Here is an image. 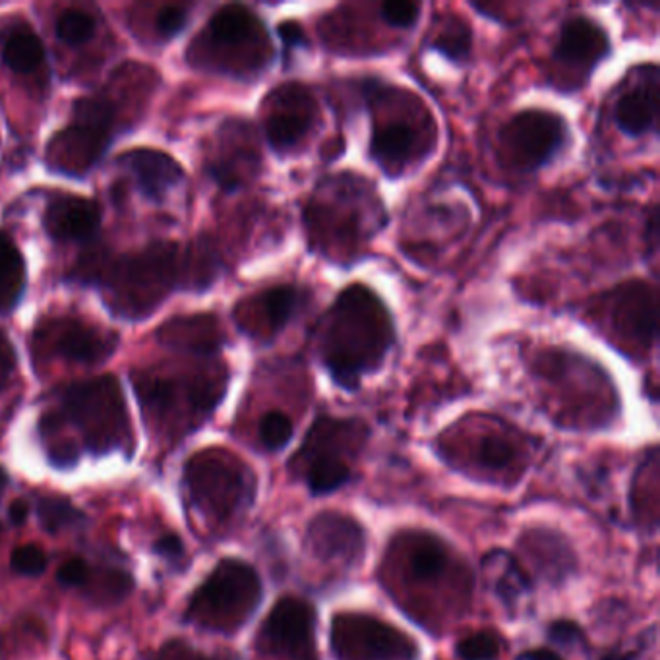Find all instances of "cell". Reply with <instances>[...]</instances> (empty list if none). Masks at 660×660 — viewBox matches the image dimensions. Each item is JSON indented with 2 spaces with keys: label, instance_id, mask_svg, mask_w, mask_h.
I'll list each match as a JSON object with an SVG mask.
<instances>
[{
  "label": "cell",
  "instance_id": "30bf717a",
  "mask_svg": "<svg viewBox=\"0 0 660 660\" xmlns=\"http://www.w3.org/2000/svg\"><path fill=\"white\" fill-rule=\"evenodd\" d=\"M434 120L424 110L411 120L409 117H388L386 120H374L370 157L386 175L398 177L411 165L423 162L436 144Z\"/></svg>",
  "mask_w": 660,
  "mask_h": 660
},
{
  "label": "cell",
  "instance_id": "b9f144b4",
  "mask_svg": "<svg viewBox=\"0 0 660 660\" xmlns=\"http://www.w3.org/2000/svg\"><path fill=\"white\" fill-rule=\"evenodd\" d=\"M160 660H210L202 657L200 652H195L187 645H180L178 641L167 645L160 655Z\"/></svg>",
  "mask_w": 660,
  "mask_h": 660
},
{
  "label": "cell",
  "instance_id": "836d02e7",
  "mask_svg": "<svg viewBox=\"0 0 660 660\" xmlns=\"http://www.w3.org/2000/svg\"><path fill=\"white\" fill-rule=\"evenodd\" d=\"M95 22L94 17L85 14L82 10H67L62 12L57 22V35L60 42L67 45H82L94 37Z\"/></svg>",
  "mask_w": 660,
  "mask_h": 660
},
{
  "label": "cell",
  "instance_id": "f1b7e54d",
  "mask_svg": "<svg viewBox=\"0 0 660 660\" xmlns=\"http://www.w3.org/2000/svg\"><path fill=\"white\" fill-rule=\"evenodd\" d=\"M473 461L486 473H504L519 461V448L502 432H488L476 441Z\"/></svg>",
  "mask_w": 660,
  "mask_h": 660
},
{
  "label": "cell",
  "instance_id": "d6986e66",
  "mask_svg": "<svg viewBox=\"0 0 660 660\" xmlns=\"http://www.w3.org/2000/svg\"><path fill=\"white\" fill-rule=\"evenodd\" d=\"M612 322L620 335L652 347L659 338L655 291L644 283H632L618 291L612 303Z\"/></svg>",
  "mask_w": 660,
  "mask_h": 660
},
{
  "label": "cell",
  "instance_id": "ab89813d",
  "mask_svg": "<svg viewBox=\"0 0 660 660\" xmlns=\"http://www.w3.org/2000/svg\"><path fill=\"white\" fill-rule=\"evenodd\" d=\"M155 552L162 558L177 564V562L185 558V544L178 539L177 534H165L160 541L155 542Z\"/></svg>",
  "mask_w": 660,
  "mask_h": 660
},
{
  "label": "cell",
  "instance_id": "4fadbf2b",
  "mask_svg": "<svg viewBox=\"0 0 660 660\" xmlns=\"http://www.w3.org/2000/svg\"><path fill=\"white\" fill-rule=\"evenodd\" d=\"M35 347L42 353L82 364H99L113 355L117 338L76 318H55L35 333Z\"/></svg>",
  "mask_w": 660,
  "mask_h": 660
},
{
  "label": "cell",
  "instance_id": "9c48e42d",
  "mask_svg": "<svg viewBox=\"0 0 660 660\" xmlns=\"http://www.w3.org/2000/svg\"><path fill=\"white\" fill-rule=\"evenodd\" d=\"M331 651L338 660H416L419 649L398 627L370 614H339L331 624Z\"/></svg>",
  "mask_w": 660,
  "mask_h": 660
},
{
  "label": "cell",
  "instance_id": "277c9868",
  "mask_svg": "<svg viewBox=\"0 0 660 660\" xmlns=\"http://www.w3.org/2000/svg\"><path fill=\"white\" fill-rule=\"evenodd\" d=\"M45 421L72 424L82 444L94 453L125 448L130 438L125 398L113 376L70 386L60 398L59 413Z\"/></svg>",
  "mask_w": 660,
  "mask_h": 660
},
{
  "label": "cell",
  "instance_id": "7c38bea8",
  "mask_svg": "<svg viewBox=\"0 0 660 660\" xmlns=\"http://www.w3.org/2000/svg\"><path fill=\"white\" fill-rule=\"evenodd\" d=\"M221 391L223 388L220 381L208 376L177 380L144 374L140 380H135V393L140 403L157 419H167L173 413H180V401H185L190 415H208L213 406L217 405Z\"/></svg>",
  "mask_w": 660,
  "mask_h": 660
},
{
  "label": "cell",
  "instance_id": "ac0fdd59",
  "mask_svg": "<svg viewBox=\"0 0 660 660\" xmlns=\"http://www.w3.org/2000/svg\"><path fill=\"white\" fill-rule=\"evenodd\" d=\"M109 127L92 122L80 115H74L72 125L52 138L47 150V160L52 169L68 175H80L94 165L110 142Z\"/></svg>",
  "mask_w": 660,
  "mask_h": 660
},
{
  "label": "cell",
  "instance_id": "60d3db41",
  "mask_svg": "<svg viewBox=\"0 0 660 660\" xmlns=\"http://www.w3.org/2000/svg\"><path fill=\"white\" fill-rule=\"evenodd\" d=\"M14 351L10 347L9 339L4 333H0V390L7 386L10 374L14 370Z\"/></svg>",
  "mask_w": 660,
  "mask_h": 660
},
{
  "label": "cell",
  "instance_id": "7bdbcfd3",
  "mask_svg": "<svg viewBox=\"0 0 660 660\" xmlns=\"http://www.w3.org/2000/svg\"><path fill=\"white\" fill-rule=\"evenodd\" d=\"M280 35L281 39H283V45H285V49H297V45H303V43H305L303 30H300L295 22H285V24H281Z\"/></svg>",
  "mask_w": 660,
  "mask_h": 660
},
{
  "label": "cell",
  "instance_id": "d4e9b609",
  "mask_svg": "<svg viewBox=\"0 0 660 660\" xmlns=\"http://www.w3.org/2000/svg\"><path fill=\"white\" fill-rule=\"evenodd\" d=\"M160 339L170 347L198 351V353H208L217 345L215 323L208 316L170 320L160 331Z\"/></svg>",
  "mask_w": 660,
  "mask_h": 660
},
{
  "label": "cell",
  "instance_id": "4316f807",
  "mask_svg": "<svg viewBox=\"0 0 660 660\" xmlns=\"http://www.w3.org/2000/svg\"><path fill=\"white\" fill-rule=\"evenodd\" d=\"M26 283V266L12 238L0 233V313L14 308Z\"/></svg>",
  "mask_w": 660,
  "mask_h": 660
},
{
  "label": "cell",
  "instance_id": "d6a6232c",
  "mask_svg": "<svg viewBox=\"0 0 660 660\" xmlns=\"http://www.w3.org/2000/svg\"><path fill=\"white\" fill-rule=\"evenodd\" d=\"M456 651L461 660H498L502 639L492 629L474 632L459 641Z\"/></svg>",
  "mask_w": 660,
  "mask_h": 660
},
{
  "label": "cell",
  "instance_id": "f546056e",
  "mask_svg": "<svg viewBox=\"0 0 660 660\" xmlns=\"http://www.w3.org/2000/svg\"><path fill=\"white\" fill-rule=\"evenodd\" d=\"M432 49H436L456 64H463L471 59V52H473L471 27L467 26L463 17L449 16L444 22L440 34L436 35V39L432 42Z\"/></svg>",
  "mask_w": 660,
  "mask_h": 660
},
{
  "label": "cell",
  "instance_id": "74e56055",
  "mask_svg": "<svg viewBox=\"0 0 660 660\" xmlns=\"http://www.w3.org/2000/svg\"><path fill=\"white\" fill-rule=\"evenodd\" d=\"M188 12L185 7H165L157 14V34L170 39L178 32H182V27L187 26Z\"/></svg>",
  "mask_w": 660,
  "mask_h": 660
},
{
  "label": "cell",
  "instance_id": "6da1fadb",
  "mask_svg": "<svg viewBox=\"0 0 660 660\" xmlns=\"http://www.w3.org/2000/svg\"><path fill=\"white\" fill-rule=\"evenodd\" d=\"M320 358L333 381L355 391L364 374L376 373L396 343L390 313L376 293L351 285L323 316Z\"/></svg>",
  "mask_w": 660,
  "mask_h": 660
},
{
  "label": "cell",
  "instance_id": "44dd1931",
  "mask_svg": "<svg viewBox=\"0 0 660 660\" xmlns=\"http://www.w3.org/2000/svg\"><path fill=\"white\" fill-rule=\"evenodd\" d=\"M125 169L134 177L135 185L145 198L163 202L169 190L182 180V169L167 153L155 150H134L120 157Z\"/></svg>",
  "mask_w": 660,
  "mask_h": 660
},
{
  "label": "cell",
  "instance_id": "9a60e30c",
  "mask_svg": "<svg viewBox=\"0 0 660 660\" xmlns=\"http://www.w3.org/2000/svg\"><path fill=\"white\" fill-rule=\"evenodd\" d=\"M612 52L610 37L601 24L587 16H574L559 27L558 42L552 52L556 67L566 70L569 76L584 84V78L591 76L594 68Z\"/></svg>",
  "mask_w": 660,
  "mask_h": 660
},
{
  "label": "cell",
  "instance_id": "f6af8a7d",
  "mask_svg": "<svg viewBox=\"0 0 660 660\" xmlns=\"http://www.w3.org/2000/svg\"><path fill=\"white\" fill-rule=\"evenodd\" d=\"M519 660H562V657L551 649H533V651L523 652Z\"/></svg>",
  "mask_w": 660,
  "mask_h": 660
},
{
  "label": "cell",
  "instance_id": "7a4b0ae2",
  "mask_svg": "<svg viewBox=\"0 0 660 660\" xmlns=\"http://www.w3.org/2000/svg\"><path fill=\"white\" fill-rule=\"evenodd\" d=\"M185 262L175 245H155L140 255L122 256L105 263L99 280L113 295L117 313L140 318L152 313L178 281L185 280Z\"/></svg>",
  "mask_w": 660,
  "mask_h": 660
},
{
  "label": "cell",
  "instance_id": "ffe728a7",
  "mask_svg": "<svg viewBox=\"0 0 660 660\" xmlns=\"http://www.w3.org/2000/svg\"><path fill=\"white\" fill-rule=\"evenodd\" d=\"M102 223L99 203L80 196H59L45 210L43 225L59 243H82L95 235Z\"/></svg>",
  "mask_w": 660,
  "mask_h": 660
},
{
  "label": "cell",
  "instance_id": "8d00e7d4",
  "mask_svg": "<svg viewBox=\"0 0 660 660\" xmlns=\"http://www.w3.org/2000/svg\"><path fill=\"white\" fill-rule=\"evenodd\" d=\"M57 579L64 587H84V585L90 584L92 571H90V566H87L85 559L70 558L59 567Z\"/></svg>",
  "mask_w": 660,
  "mask_h": 660
},
{
  "label": "cell",
  "instance_id": "f35d334b",
  "mask_svg": "<svg viewBox=\"0 0 660 660\" xmlns=\"http://www.w3.org/2000/svg\"><path fill=\"white\" fill-rule=\"evenodd\" d=\"M549 635H551L554 644L564 645V647H577V645L581 647L585 644V635L581 632V627L574 624V622H567V620L554 622Z\"/></svg>",
  "mask_w": 660,
  "mask_h": 660
},
{
  "label": "cell",
  "instance_id": "cb8c5ba5",
  "mask_svg": "<svg viewBox=\"0 0 660 660\" xmlns=\"http://www.w3.org/2000/svg\"><path fill=\"white\" fill-rule=\"evenodd\" d=\"M526 544L529 556L534 559L542 576L551 581L566 579L569 571L576 567L574 554L569 551L566 541L559 539L558 534L537 531V533L526 537Z\"/></svg>",
  "mask_w": 660,
  "mask_h": 660
},
{
  "label": "cell",
  "instance_id": "e0dca14e",
  "mask_svg": "<svg viewBox=\"0 0 660 660\" xmlns=\"http://www.w3.org/2000/svg\"><path fill=\"white\" fill-rule=\"evenodd\" d=\"M614 122L622 134L639 140L659 132V68L657 64L637 70L632 84L618 95L614 105Z\"/></svg>",
  "mask_w": 660,
  "mask_h": 660
},
{
  "label": "cell",
  "instance_id": "5bb4252c",
  "mask_svg": "<svg viewBox=\"0 0 660 660\" xmlns=\"http://www.w3.org/2000/svg\"><path fill=\"white\" fill-rule=\"evenodd\" d=\"M318 117L313 94L300 84L281 85L271 92L266 115V138L278 153L293 152L313 132Z\"/></svg>",
  "mask_w": 660,
  "mask_h": 660
},
{
  "label": "cell",
  "instance_id": "484cf974",
  "mask_svg": "<svg viewBox=\"0 0 660 660\" xmlns=\"http://www.w3.org/2000/svg\"><path fill=\"white\" fill-rule=\"evenodd\" d=\"M486 571L488 576L492 574L494 581V593L499 601L504 602L508 609H514L517 601L527 594L529 591V579L526 571L517 564L516 559L509 556L508 552L496 551L492 552L486 558Z\"/></svg>",
  "mask_w": 660,
  "mask_h": 660
},
{
  "label": "cell",
  "instance_id": "8fae6325",
  "mask_svg": "<svg viewBox=\"0 0 660 660\" xmlns=\"http://www.w3.org/2000/svg\"><path fill=\"white\" fill-rule=\"evenodd\" d=\"M258 645L273 659L318 660L313 604L298 597H283L263 622Z\"/></svg>",
  "mask_w": 660,
  "mask_h": 660
},
{
  "label": "cell",
  "instance_id": "603a6c76",
  "mask_svg": "<svg viewBox=\"0 0 660 660\" xmlns=\"http://www.w3.org/2000/svg\"><path fill=\"white\" fill-rule=\"evenodd\" d=\"M305 291L293 285H280L262 293L255 300L256 310H260L263 318L260 333L275 338L280 331L285 330L293 316L305 305Z\"/></svg>",
  "mask_w": 660,
  "mask_h": 660
},
{
  "label": "cell",
  "instance_id": "8992f818",
  "mask_svg": "<svg viewBox=\"0 0 660 660\" xmlns=\"http://www.w3.org/2000/svg\"><path fill=\"white\" fill-rule=\"evenodd\" d=\"M364 424L331 416H318L306 436L303 448L295 456L308 491L314 496H326L351 481L349 456L364 440Z\"/></svg>",
  "mask_w": 660,
  "mask_h": 660
},
{
  "label": "cell",
  "instance_id": "83f0119b",
  "mask_svg": "<svg viewBox=\"0 0 660 660\" xmlns=\"http://www.w3.org/2000/svg\"><path fill=\"white\" fill-rule=\"evenodd\" d=\"M2 60L16 74H32L45 60L39 37L26 26L12 30L2 45Z\"/></svg>",
  "mask_w": 660,
  "mask_h": 660
},
{
  "label": "cell",
  "instance_id": "7402d4cb",
  "mask_svg": "<svg viewBox=\"0 0 660 660\" xmlns=\"http://www.w3.org/2000/svg\"><path fill=\"white\" fill-rule=\"evenodd\" d=\"M403 564L411 584L434 587L448 577L453 559L440 539L434 534L415 533L409 534L403 544Z\"/></svg>",
  "mask_w": 660,
  "mask_h": 660
},
{
  "label": "cell",
  "instance_id": "d590c367",
  "mask_svg": "<svg viewBox=\"0 0 660 660\" xmlns=\"http://www.w3.org/2000/svg\"><path fill=\"white\" fill-rule=\"evenodd\" d=\"M10 566L20 576H42L43 571L47 569V556L39 546L24 544V546H17L16 551L12 552Z\"/></svg>",
  "mask_w": 660,
  "mask_h": 660
},
{
  "label": "cell",
  "instance_id": "4dcf8cb0",
  "mask_svg": "<svg viewBox=\"0 0 660 660\" xmlns=\"http://www.w3.org/2000/svg\"><path fill=\"white\" fill-rule=\"evenodd\" d=\"M37 516H39L43 529L52 534L59 533L68 527L78 526L84 519L80 509L74 508L68 499L62 498L39 499Z\"/></svg>",
  "mask_w": 660,
  "mask_h": 660
},
{
  "label": "cell",
  "instance_id": "1f68e13d",
  "mask_svg": "<svg viewBox=\"0 0 660 660\" xmlns=\"http://www.w3.org/2000/svg\"><path fill=\"white\" fill-rule=\"evenodd\" d=\"M293 434H295L293 421L281 411L266 413L258 426V436L268 451H281L291 441Z\"/></svg>",
  "mask_w": 660,
  "mask_h": 660
},
{
  "label": "cell",
  "instance_id": "ee69618b",
  "mask_svg": "<svg viewBox=\"0 0 660 660\" xmlns=\"http://www.w3.org/2000/svg\"><path fill=\"white\" fill-rule=\"evenodd\" d=\"M30 517V506L24 499H16L12 502V506L9 508V519L12 521V526H24Z\"/></svg>",
  "mask_w": 660,
  "mask_h": 660
},
{
  "label": "cell",
  "instance_id": "ba28073f",
  "mask_svg": "<svg viewBox=\"0 0 660 660\" xmlns=\"http://www.w3.org/2000/svg\"><path fill=\"white\" fill-rule=\"evenodd\" d=\"M566 122L556 113L527 109L514 115L499 132L502 155L523 173L546 167L566 145Z\"/></svg>",
  "mask_w": 660,
  "mask_h": 660
},
{
  "label": "cell",
  "instance_id": "3957f363",
  "mask_svg": "<svg viewBox=\"0 0 660 660\" xmlns=\"http://www.w3.org/2000/svg\"><path fill=\"white\" fill-rule=\"evenodd\" d=\"M190 57L213 70L248 76L268 67L270 37L252 10L227 4L213 14Z\"/></svg>",
  "mask_w": 660,
  "mask_h": 660
},
{
  "label": "cell",
  "instance_id": "5b68a950",
  "mask_svg": "<svg viewBox=\"0 0 660 660\" xmlns=\"http://www.w3.org/2000/svg\"><path fill=\"white\" fill-rule=\"evenodd\" d=\"M262 594V581L255 567L240 559H223L192 594L187 622L202 629L233 634L252 618Z\"/></svg>",
  "mask_w": 660,
  "mask_h": 660
},
{
  "label": "cell",
  "instance_id": "52a82bcc",
  "mask_svg": "<svg viewBox=\"0 0 660 660\" xmlns=\"http://www.w3.org/2000/svg\"><path fill=\"white\" fill-rule=\"evenodd\" d=\"M188 496L203 516L213 521H229L250 506L255 479L238 459L223 451H203L185 467Z\"/></svg>",
  "mask_w": 660,
  "mask_h": 660
},
{
  "label": "cell",
  "instance_id": "2e32d148",
  "mask_svg": "<svg viewBox=\"0 0 660 660\" xmlns=\"http://www.w3.org/2000/svg\"><path fill=\"white\" fill-rule=\"evenodd\" d=\"M366 546L363 527L353 517L326 511L314 517L306 531V549L326 564L351 567L361 562Z\"/></svg>",
  "mask_w": 660,
  "mask_h": 660
},
{
  "label": "cell",
  "instance_id": "bcb514c9",
  "mask_svg": "<svg viewBox=\"0 0 660 660\" xmlns=\"http://www.w3.org/2000/svg\"><path fill=\"white\" fill-rule=\"evenodd\" d=\"M7 484H9V476L0 469V496H2V492L7 488Z\"/></svg>",
  "mask_w": 660,
  "mask_h": 660
},
{
  "label": "cell",
  "instance_id": "e575fe53",
  "mask_svg": "<svg viewBox=\"0 0 660 660\" xmlns=\"http://www.w3.org/2000/svg\"><path fill=\"white\" fill-rule=\"evenodd\" d=\"M423 4L406 2V0H388L380 7V16L386 24L396 30H411L421 17Z\"/></svg>",
  "mask_w": 660,
  "mask_h": 660
}]
</instances>
